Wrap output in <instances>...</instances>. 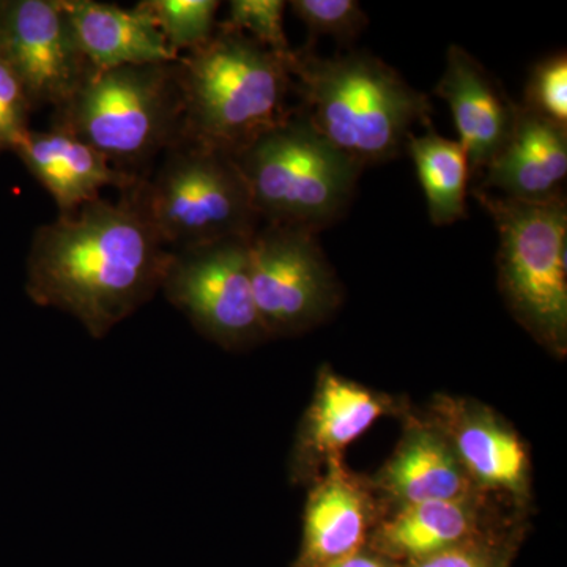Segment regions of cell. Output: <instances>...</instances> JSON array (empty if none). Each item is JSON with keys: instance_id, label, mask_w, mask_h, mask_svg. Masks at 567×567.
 <instances>
[{"instance_id": "cell-16", "label": "cell", "mask_w": 567, "mask_h": 567, "mask_svg": "<svg viewBox=\"0 0 567 567\" xmlns=\"http://www.w3.org/2000/svg\"><path fill=\"white\" fill-rule=\"evenodd\" d=\"M453 112L458 144L470 171L484 173L505 147L516 125L518 104L464 48L447 50L446 66L435 87Z\"/></svg>"}, {"instance_id": "cell-21", "label": "cell", "mask_w": 567, "mask_h": 567, "mask_svg": "<svg viewBox=\"0 0 567 567\" xmlns=\"http://www.w3.org/2000/svg\"><path fill=\"white\" fill-rule=\"evenodd\" d=\"M151 13L167 47L178 52L196 51L210 41L216 31V0H144L141 2Z\"/></svg>"}, {"instance_id": "cell-3", "label": "cell", "mask_w": 567, "mask_h": 567, "mask_svg": "<svg viewBox=\"0 0 567 567\" xmlns=\"http://www.w3.org/2000/svg\"><path fill=\"white\" fill-rule=\"evenodd\" d=\"M290 59L216 25L208 43L177 61L183 137L238 155L293 114Z\"/></svg>"}, {"instance_id": "cell-27", "label": "cell", "mask_w": 567, "mask_h": 567, "mask_svg": "<svg viewBox=\"0 0 567 567\" xmlns=\"http://www.w3.org/2000/svg\"><path fill=\"white\" fill-rule=\"evenodd\" d=\"M327 567H402L398 563L391 561L377 551L371 550L368 546L361 550L354 551L350 557L339 559L333 565Z\"/></svg>"}, {"instance_id": "cell-13", "label": "cell", "mask_w": 567, "mask_h": 567, "mask_svg": "<svg viewBox=\"0 0 567 567\" xmlns=\"http://www.w3.org/2000/svg\"><path fill=\"white\" fill-rule=\"evenodd\" d=\"M395 410L390 395L377 393L324 365L295 443V481L315 483L328 465L342 461L354 440Z\"/></svg>"}, {"instance_id": "cell-10", "label": "cell", "mask_w": 567, "mask_h": 567, "mask_svg": "<svg viewBox=\"0 0 567 567\" xmlns=\"http://www.w3.org/2000/svg\"><path fill=\"white\" fill-rule=\"evenodd\" d=\"M0 55L21 81L33 110L69 102L91 78L61 0H7Z\"/></svg>"}, {"instance_id": "cell-26", "label": "cell", "mask_w": 567, "mask_h": 567, "mask_svg": "<svg viewBox=\"0 0 567 567\" xmlns=\"http://www.w3.org/2000/svg\"><path fill=\"white\" fill-rule=\"evenodd\" d=\"M32 111L21 81L0 55V153L13 152L28 134Z\"/></svg>"}, {"instance_id": "cell-7", "label": "cell", "mask_w": 567, "mask_h": 567, "mask_svg": "<svg viewBox=\"0 0 567 567\" xmlns=\"http://www.w3.org/2000/svg\"><path fill=\"white\" fill-rule=\"evenodd\" d=\"M498 230V286L517 322L548 352H567V204L522 203L476 189Z\"/></svg>"}, {"instance_id": "cell-2", "label": "cell", "mask_w": 567, "mask_h": 567, "mask_svg": "<svg viewBox=\"0 0 567 567\" xmlns=\"http://www.w3.org/2000/svg\"><path fill=\"white\" fill-rule=\"evenodd\" d=\"M298 107L317 133L361 167L390 162L416 125L431 128L424 93L368 52L319 58L305 48L290 61Z\"/></svg>"}, {"instance_id": "cell-25", "label": "cell", "mask_w": 567, "mask_h": 567, "mask_svg": "<svg viewBox=\"0 0 567 567\" xmlns=\"http://www.w3.org/2000/svg\"><path fill=\"white\" fill-rule=\"evenodd\" d=\"M522 106L567 126V59L565 52L544 59L529 74Z\"/></svg>"}, {"instance_id": "cell-20", "label": "cell", "mask_w": 567, "mask_h": 567, "mask_svg": "<svg viewBox=\"0 0 567 567\" xmlns=\"http://www.w3.org/2000/svg\"><path fill=\"white\" fill-rule=\"evenodd\" d=\"M406 151L415 163L431 221L435 226H447L465 218L472 171L464 147L457 141L440 136L431 126L420 136L412 134Z\"/></svg>"}, {"instance_id": "cell-19", "label": "cell", "mask_w": 567, "mask_h": 567, "mask_svg": "<svg viewBox=\"0 0 567 567\" xmlns=\"http://www.w3.org/2000/svg\"><path fill=\"white\" fill-rule=\"evenodd\" d=\"M78 47L93 71L173 63L175 54L151 13L137 3L122 9L96 0H61Z\"/></svg>"}, {"instance_id": "cell-5", "label": "cell", "mask_w": 567, "mask_h": 567, "mask_svg": "<svg viewBox=\"0 0 567 567\" xmlns=\"http://www.w3.org/2000/svg\"><path fill=\"white\" fill-rule=\"evenodd\" d=\"M234 159L260 221L317 234L344 216L363 169L320 136L298 107Z\"/></svg>"}, {"instance_id": "cell-11", "label": "cell", "mask_w": 567, "mask_h": 567, "mask_svg": "<svg viewBox=\"0 0 567 567\" xmlns=\"http://www.w3.org/2000/svg\"><path fill=\"white\" fill-rule=\"evenodd\" d=\"M427 417L446 436L477 491L524 513L532 498V464L513 424L476 399L453 395H436Z\"/></svg>"}, {"instance_id": "cell-8", "label": "cell", "mask_w": 567, "mask_h": 567, "mask_svg": "<svg viewBox=\"0 0 567 567\" xmlns=\"http://www.w3.org/2000/svg\"><path fill=\"white\" fill-rule=\"evenodd\" d=\"M249 262L254 300L268 338L305 333L341 305V284L315 230L262 223L249 238Z\"/></svg>"}, {"instance_id": "cell-18", "label": "cell", "mask_w": 567, "mask_h": 567, "mask_svg": "<svg viewBox=\"0 0 567 567\" xmlns=\"http://www.w3.org/2000/svg\"><path fill=\"white\" fill-rule=\"evenodd\" d=\"M29 173L58 204L59 216H70L100 199L104 188L132 189L140 177L122 173L91 145L62 130H29L14 147Z\"/></svg>"}, {"instance_id": "cell-14", "label": "cell", "mask_w": 567, "mask_h": 567, "mask_svg": "<svg viewBox=\"0 0 567 567\" xmlns=\"http://www.w3.org/2000/svg\"><path fill=\"white\" fill-rule=\"evenodd\" d=\"M383 507L368 477L336 461L311 483L303 539L293 567H327L368 546Z\"/></svg>"}, {"instance_id": "cell-4", "label": "cell", "mask_w": 567, "mask_h": 567, "mask_svg": "<svg viewBox=\"0 0 567 567\" xmlns=\"http://www.w3.org/2000/svg\"><path fill=\"white\" fill-rule=\"evenodd\" d=\"M52 128L91 145L122 173L148 164L183 137L177 62L95 71L55 110Z\"/></svg>"}, {"instance_id": "cell-28", "label": "cell", "mask_w": 567, "mask_h": 567, "mask_svg": "<svg viewBox=\"0 0 567 567\" xmlns=\"http://www.w3.org/2000/svg\"><path fill=\"white\" fill-rule=\"evenodd\" d=\"M7 0H0V24H2L3 10H6Z\"/></svg>"}, {"instance_id": "cell-23", "label": "cell", "mask_w": 567, "mask_h": 567, "mask_svg": "<svg viewBox=\"0 0 567 567\" xmlns=\"http://www.w3.org/2000/svg\"><path fill=\"white\" fill-rule=\"evenodd\" d=\"M522 529L498 533L406 563L402 567H511Z\"/></svg>"}, {"instance_id": "cell-15", "label": "cell", "mask_w": 567, "mask_h": 567, "mask_svg": "<svg viewBox=\"0 0 567 567\" xmlns=\"http://www.w3.org/2000/svg\"><path fill=\"white\" fill-rule=\"evenodd\" d=\"M368 480L383 514L416 503L484 495L466 475L446 436L429 417L406 416L405 431L393 456Z\"/></svg>"}, {"instance_id": "cell-17", "label": "cell", "mask_w": 567, "mask_h": 567, "mask_svg": "<svg viewBox=\"0 0 567 567\" xmlns=\"http://www.w3.org/2000/svg\"><path fill=\"white\" fill-rule=\"evenodd\" d=\"M483 188L522 203L565 197L567 126L518 104L516 125L505 147L488 164Z\"/></svg>"}, {"instance_id": "cell-22", "label": "cell", "mask_w": 567, "mask_h": 567, "mask_svg": "<svg viewBox=\"0 0 567 567\" xmlns=\"http://www.w3.org/2000/svg\"><path fill=\"white\" fill-rule=\"evenodd\" d=\"M286 7L282 0H233L226 21L218 25L227 31L245 33L279 58L290 59L293 50L284 31Z\"/></svg>"}, {"instance_id": "cell-24", "label": "cell", "mask_w": 567, "mask_h": 567, "mask_svg": "<svg viewBox=\"0 0 567 567\" xmlns=\"http://www.w3.org/2000/svg\"><path fill=\"white\" fill-rule=\"evenodd\" d=\"M289 6L315 37L350 41L368 24V17L354 0H293Z\"/></svg>"}, {"instance_id": "cell-1", "label": "cell", "mask_w": 567, "mask_h": 567, "mask_svg": "<svg viewBox=\"0 0 567 567\" xmlns=\"http://www.w3.org/2000/svg\"><path fill=\"white\" fill-rule=\"evenodd\" d=\"M173 251L132 197H103L33 234L25 292L33 303L80 320L95 339L162 290Z\"/></svg>"}, {"instance_id": "cell-12", "label": "cell", "mask_w": 567, "mask_h": 567, "mask_svg": "<svg viewBox=\"0 0 567 567\" xmlns=\"http://www.w3.org/2000/svg\"><path fill=\"white\" fill-rule=\"evenodd\" d=\"M514 513L522 514L486 495L395 507L377 522L368 547L402 566L470 540L520 528Z\"/></svg>"}, {"instance_id": "cell-6", "label": "cell", "mask_w": 567, "mask_h": 567, "mask_svg": "<svg viewBox=\"0 0 567 567\" xmlns=\"http://www.w3.org/2000/svg\"><path fill=\"white\" fill-rule=\"evenodd\" d=\"M123 193L171 251L249 238L262 224L233 156L185 140L163 153L155 173Z\"/></svg>"}, {"instance_id": "cell-9", "label": "cell", "mask_w": 567, "mask_h": 567, "mask_svg": "<svg viewBox=\"0 0 567 567\" xmlns=\"http://www.w3.org/2000/svg\"><path fill=\"white\" fill-rule=\"evenodd\" d=\"M249 238L173 251L162 287L204 338L227 350L268 339L254 300Z\"/></svg>"}]
</instances>
